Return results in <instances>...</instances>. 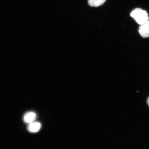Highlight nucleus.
<instances>
[{
  "instance_id": "obj_3",
  "label": "nucleus",
  "mask_w": 149,
  "mask_h": 149,
  "mask_svg": "<svg viewBox=\"0 0 149 149\" xmlns=\"http://www.w3.org/2000/svg\"><path fill=\"white\" fill-rule=\"evenodd\" d=\"M36 117L37 115L33 111L29 112L24 115L23 121L26 123L29 124L35 122Z\"/></svg>"
},
{
  "instance_id": "obj_4",
  "label": "nucleus",
  "mask_w": 149,
  "mask_h": 149,
  "mask_svg": "<svg viewBox=\"0 0 149 149\" xmlns=\"http://www.w3.org/2000/svg\"><path fill=\"white\" fill-rule=\"evenodd\" d=\"M41 128V124L38 122H34L29 124L27 126L28 131L31 133H36Z\"/></svg>"
},
{
  "instance_id": "obj_6",
  "label": "nucleus",
  "mask_w": 149,
  "mask_h": 149,
  "mask_svg": "<svg viewBox=\"0 0 149 149\" xmlns=\"http://www.w3.org/2000/svg\"><path fill=\"white\" fill-rule=\"evenodd\" d=\"M147 103H148L149 107V97L148 98V100H147Z\"/></svg>"
},
{
  "instance_id": "obj_5",
  "label": "nucleus",
  "mask_w": 149,
  "mask_h": 149,
  "mask_svg": "<svg viewBox=\"0 0 149 149\" xmlns=\"http://www.w3.org/2000/svg\"><path fill=\"white\" fill-rule=\"evenodd\" d=\"M106 0H88V5L91 7H97L103 5Z\"/></svg>"
},
{
  "instance_id": "obj_1",
  "label": "nucleus",
  "mask_w": 149,
  "mask_h": 149,
  "mask_svg": "<svg viewBox=\"0 0 149 149\" xmlns=\"http://www.w3.org/2000/svg\"><path fill=\"white\" fill-rule=\"evenodd\" d=\"M130 15L140 25L145 23L149 17L148 13L146 11L138 8L132 11L130 13Z\"/></svg>"
},
{
  "instance_id": "obj_2",
  "label": "nucleus",
  "mask_w": 149,
  "mask_h": 149,
  "mask_svg": "<svg viewBox=\"0 0 149 149\" xmlns=\"http://www.w3.org/2000/svg\"><path fill=\"white\" fill-rule=\"evenodd\" d=\"M139 32L141 36L143 38L149 37V17L145 23L140 25Z\"/></svg>"
}]
</instances>
